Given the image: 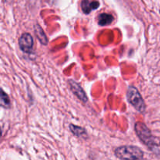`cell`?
I'll return each mask as SVG.
<instances>
[{
	"mask_svg": "<svg viewBox=\"0 0 160 160\" xmlns=\"http://www.w3.org/2000/svg\"><path fill=\"white\" fill-rule=\"evenodd\" d=\"M115 155L121 160H141L144 153L142 149L136 146H121L115 150Z\"/></svg>",
	"mask_w": 160,
	"mask_h": 160,
	"instance_id": "1",
	"label": "cell"
},
{
	"mask_svg": "<svg viewBox=\"0 0 160 160\" xmlns=\"http://www.w3.org/2000/svg\"><path fill=\"white\" fill-rule=\"evenodd\" d=\"M127 97L129 102L140 112L145 111V103L142 98V95L139 93L138 90L134 86H130L128 88Z\"/></svg>",
	"mask_w": 160,
	"mask_h": 160,
	"instance_id": "2",
	"label": "cell"
},
{
	"mask_svg": "<svg viewBox=\"0 0 160 160\" xmlns=\"http://www.w3.org/2000/svg\"><path fill=\"white\" fill-rule=\"evenodd\" d=\"M134 128H135L136 134L138 136L139 138L144 142V144H145L149 148H152L153 145H155L154 138L152 135L151 131L142 122L136 123Z\"/></svg>",
	"mask_w": 160,
	"mask_h": 160,
	"instance_id": "3",
	"label": "cell"
},
{
	"mask_svg": "<svg viewBox=\"0 0 160 160\" xmlns=\"http://www.w3.org/2000/svg\"><path fill=\"white\" fill-rule=\"evenodd\" d=\"M19 47L26 53H31L34 46V38L29 33H23L19 38Z\"/></svg>",
	"mask_w": 160,
	"mask_h": 160,
	"instance_id": "4",
	"label": "cell"
},
{
	"mask_svg": "<svg viewBox=\"0 0 160 160\" xmlns=\"http://www.w3.org/2000/svg\"><path fill=\"white\" fill-rule=\"evenodd\" d=\"M68 84L70 85V90L73 92V93L75 95H77L78 98L81 101H82L83 102H87L88 98V96L86 95L85 92L83 90L82 88L81 87V85L77 82H75L74 81H73V80H69Z\"/></svg>",
	"mask_w": 160,
	"mask_h": 160,
	"instance_id": "5",
	"label": "cell"
},
{
	"mask_svg": "<svg viewBox=\"0 0 160 160\" xmlns=\"http://www.w3.org/2000/svg\"><path fill=\"white\" fill-rule=\"evenodd\" d=\"M81 9L83 12L86 14L90 13L91 11L98 9L99 2L98 1H89V0H82L81 2Z\"/></svg>",
	"mask_w": 160,
	"mask_h": 160,
	"instance_id": "6",
	"label": "cell"
},
{
	"mask_svg": "<svg viewBox=\"0 0 160 160\" xmlns=\"http://www.w3.org/2000/svg\"><path fill=\"white\" fill-rule=\"evenodd\" d=\"M34 34H35L36 37L38 38L39 42H40L42 45H47V44H48V38H47L46 34L44 32L43 29L41 28V26L38 23L34 25Z\"/></svg>",
	"mask_w": 160,
	"mask_h": 160,
	"instance_id": "7",
	"label": "cell"
},
{
	"mask_svg": "<svg viewBox=\"0 0 160 160\" xmlns=\"http://www.w3.org/2000/svg\"><path fill=\"white\" fill-rule=\"evenodd\" d=\"M112 20H113V17L109 13H101L98 16V24L101 25V26L110 24Z\"/></svg>",
	"mask_w": 160,
	"mask_h": 160,
	"instance_id": "8",
	"label": "cell"
},
{
	"mask_svg": "<svg viewBox=\"0 0 160 160\" xmlns=\"http://www.w3.org/2000/svg\"><path fill=\"white\" fill-rule=\"evenodd\" d=\"M70 129L71 132L73 133L74 135L78 136L80 138H85L87 136V133H86L85 130L84 128H81V127L75 126L73 124L70 125Z\"/></svg>",
	"mask_w": 160,
	"mask_h": 160,
	"instance_id": "9",
	"label": "cell"
},
{
	"mask_svg": "<svg viewBox=\"0 0 160 160\" xmlns=\"http://www.w3.org/2000/svg\"><path fill=\"white\" fill-rule=\"evenodd\" d=\"M0 101H1L2 106H3V107L8 108L10 106V100H9V96H8V95L5 93L4 91L2 90L1 99H0Z\"/></svg>",
	"mask_w": 160,
	"mask_h": 160,
	"instance_id": "10",
	"label": "cell"
},
{
	"mask_svg": "<svg viewBox=\"0 0 160 160\" xmlns=\"http://www.w3.org/2000/svg\"><path fill=\"white\" fill-rule=\"evenodd\" d=\"M12 0H4L5 2H7V3L11 2H12Z\"/></svg>",
	"mask_w": 160,
	"mask_h": 160,
	"instance_id": "11",
	"label": "cell"
},
{
	"mask_svg": "<svg viewBox=\"0 0 160 160\" xmlns=\"http://www.w3.org/2000/svg\"><path fill=\"white\" fill-rule=\"evenodd\" d=\"M49 1H52V0H49Z\"/></svg>",
	"mask_w": 160,
	"mask_h": 160,
	"instance_id": "12",
	"label": "cell"
},
{
	"mask_svg": "<svg viewBox=\"0 0 160 160\" xmlns=\"http://www.w3.org/2000/svg\"><path fill=\"white\" fill-rule=\"evenodd\" d=\"M159 145H160V142H159Z\"/></svg>",
	"mask_w": 160,
	"mask_h": 160,
	"instance_id": "13",
	"label": "cell"
}]
</instances>
